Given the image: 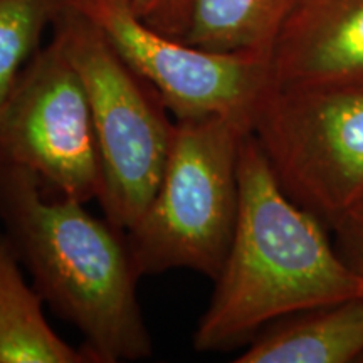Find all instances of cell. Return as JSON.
Instances as JSON below:
<instances>
[{
  "label": "cell",
  "instance_id": "cell-14",
  "mask_svg": "<svg viewBox=\"0 0 363 363\" xmlns=\"http://www.w3.org/2000/svg\"><path fill=\"white\" fill-rule=\"evenodd\" d=\"M330 224L337 234L338 254L363 279V199Z\"/></svg>",
  "mask_w": 363,
  "mask_h": 363
},
{
  "label": "cell",
  "instance_id": "cell-6",
  "mask_svg": "<svg viewBox=\"0 0 363 363\" xmlns=\"http://www.w3.org/2000/svg\"><path fill=\"white\" fill-rule=\"evenodd\" d=\"M0 160L29 170L44 190L101 199L103 167L83 79L56 39L39 48L0 108Z\"/></svg>",
  "mask_w": 363,
  "mask_h": 363
},
{
  "label": "cell",
  "instance_id": "cell-1",
  "mask_svg": "<svg viewBox=\"0 0 363 363\" xmlns=\"http://www.w3.org/2000/svg\"><path fill=\"white\" fill-rule=\"evenodd\" d=\"M239 207L233 240L207 310L194 331L197 352L229 350L283 316L363 296L321 219L284 192L251 131L240 143Z\"/></svg>",
  "mask_w": 363,
  "mask_h": 363
},
{
  "label": "cell",
  "instance_id": "cell-2",
  "mask_svg": "<svg viewBox=\"0 0 363 363\" xmlns=\"http://www.w3.org/2000/svg\"><path fill=\"white\" fill-rule=\"evenodd\" d=\"M0 220L34 288L79 330L94 363L152 355L125 230L89 214L83 202L49 199L38 177L6 160H0Z\"/></svg>",
  "mask_w": 363,
  "mask_h": 363
},
{
  "label": "cell",
  "instance_id": "cell-5",
  "mask_svg": "<svg viewBox=\"0 0 363 363\" xmlns=\"http://www.w3.org/2000/svg\"><path fill=\"white\" fill-rule=\"evenodd\" d=\"M251 133L284 192L320 219L363 199V88L271 84Z\"/></svg>",
  "mask_w": 363,
  "mask_h": 363
},
{
  "label": "cell",
  "instance_id": "cell-13",
  "mask_svg": "<svg viewBox=\"0 0 363 363\" xmlns=\"http://www.w3.org/2000/svg\"><path fill=\"white\" fill-rule=\"evenodd\" d=\"M194 0H128L145 24L172 38L182 39L187 29Z\"/></svg>",
  "mask_w": 363,
  "mask_h": 363
},
{
  "label": "cell",
  "instance_id": "cell-3",
  "mask_svg": "<svg viewBox=\"0 0 363 363\" xmlns=\"http://www.w3.org/2000/svg\"><path fill=\"white\" fill-rule=\"evenodd\" d=\"M251 126L233 118L175 120L160 184L125 233L140 278L190 269L216 279L239 207V152Z\"/></svg>",
  "mask_w": 363,
  "mask_h": 363
},
{
  "label": "cell",
  "instance_id": "cell-12",
  "mask_svg": "<svg viewBox=\"0 0 363 363\" xmlns=\"http://www.w3.org/2000/svg\"><path fill=\"white\" fill-rule=\"evenodd\" d=\"M69 0H0V108Z\"/></svg>",
  "mask_w": 363,
  "mask_h": 363
},
{
  "label": "cell",
  "instance_id": "cell-8",
  "mask_svg": "<svg viewBox=\"0 0 363 363\" xmlns=\"http://www.w3.org/2000/svg\"><path fill=\"white\" fill-rule=\"evenodd\" d=\"M271 71L279 88H363V0H296Z\"/></svg>",
  "mask_w": 363,
  "mask_h": 363
},
{
  "label": "cell",
  "instance_id": "cell-10",
  "mask_svg": "<svg viewBox=\"0 0 363 363\" xmlns=\"http://www.w3.org/2000/svg\"><path fill=\"white\" fill-rule=\"evenodd\" d=\"M6 233H0V363H94L84 347L74 348L45 320L34 284Z\"/></svg>",
  "mask_w": 363,
  "mask_h": 363
},
{
  "label": "cell",
  "instance_id": "cell-4",
  "mask_svg": "<svg viewBox=\"0 0 363 363\" xmlns=\"http://www.w3.org/2000/svg\"><path fill=\"white\" fill-rule=\"evenodd\" d=\"M52 38L79 72L88 94L103 167L99 203L104 217L126 233L160 184L175 121L158 91L71 6L54 21Z\"/></svg>",
  "mask_w": 363,
  "mask_h": 363
},
{
  "label": "cell",
  "instance_id": "cell-9",
  "mask_svg": "<svg viewBox=\"0 0 363 363\" xmlns=\"http://www.w3.org/2000/svg\"><path fill=\"white\" fill-rule=\"evenodd\" d=\"M262 335L238 363H348L363 358V296L303 313Z\"/></svg>",
  "mask_w": 363,
  "mask_h": 363
},
{
  "label": "cell",
  "instance_id": "cell-7",
  "mask_svg": "<svg viewBox=\"0 0 363 363\" xmlns=\"http://www.w3.org/2000/svg\"><path fill=\"white\" fill-rule=\"evenodd\" d=\"M113 49L160 94L175 120L222 116L252 126L272 84L271 57L216 52L150 27L128 0H69Z\"/></svg>",
  "mask_w": 363,
  "mask_h": 363
},
{
  "label": "cell",
  "instance_id": "cell-11",
  "mask_svg": "<svg viewBox=\"0 0 363 363\" xmlns=\"http://www.w3.org/2000/svg\"><path fill=\"white\" fill-rule=\"evenodd\" d=\"M296 0H194L185 43L216 52L271 57Z\"/></svg>",
  "mask_w": 363,
  "mask_h": 363
}]
</instances>
